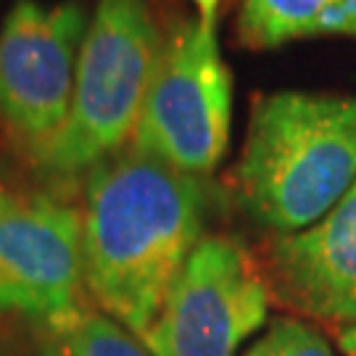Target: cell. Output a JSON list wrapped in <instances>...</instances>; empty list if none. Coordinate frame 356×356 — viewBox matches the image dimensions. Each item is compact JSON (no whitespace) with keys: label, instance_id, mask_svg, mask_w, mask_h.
I'll use <instances>...</instances> for the list:
<instances>
[{"label":"cell","instance_id":"6da1fadb","mask_svg":"<svg viewBox=\"0 0 356 356\" xmlns=\"http://www.w3.org/2000/svg\"><path fill=\"white\" fill-rule=\"evenodd\" d=\"M206 209L204 179L132 148L90 169L82 211L85 288L101 312L140 341L206 238Z\"/></svg>","mask_w":356,"mask_h":356},{"label":"cell","instance_id":"7a4b0ae2","mask_svg":"<svg viewBox=\"0 0 356 356\" xmlns=\"http://www.w3.org/2000/svg\"><path fill=\"white\" fill-rule=\"evenodd\" d=\"M356 182V98L282 90L254 103L235 188L275 235L317 225Z\"/></svg>","mask_w":356,"mask_h":356},{"label":"cell","instance_id":"3957f363","mask_svg":"<svg viewBox=\"0 0 356 356\" xmlns=\"http://www.w3.org/2000/svg\"><path fill=\"white\" fill-rule=\"evenodd\" d=\"M161 48L143 0H101L79 51L64 127L35 153L42 172L72 177L95 169L132 140Z\"/></svg>","mask_w":356,"mask_h":356},{"label":"cell","instance_id":"277c9868","mask_svg":"<svg viewBox=\"0 0 356 356\" xmlns=\"http://www.w3.org/2000/svg\"><path fill=\"white\" fill-rule=\"evenodd\" d=\"M232 124V74L214 24H182L153 72L132 151L206 177L225 159Z\"/></svg>","mask_w":356,"mask_h":356},{"label":"cell","instance_id":"5b68a950","mask_svg":"<svg viewBox=\"0 0 356 356\" xmlns=\"http://www.w3.org/2000/svg\"><path fill=\"white\" fill-rule=\"evenodd\" d=\"M264 269L229 235H206L185 261L153 322V356H235L267 322Z\"/></svg>","mask_w":356,"mask_h":356},{"label":"cell","instance_id":"8992f818","mask_svg":"<svg viewBox=\"0 0 356 356\" xmlns=\"http://www.w3.org/2000/svg\"><path fill=\"white\" fill-rule=\"evenodd\" d=\"M88 29L85 11L74 3L45 8L22 0L3 22L0 119L32 153L64 127Z\"/></svg>","mask_w":356,"mask_h":356},{"label":"cell","instance_id":"52a82bcc","mask_svg":"<svg viewBox=\"0 0 356 356\" xmlns=\"http://www.w3.org/2000/svg\"><path fill=\"white\" fill-rule=\"evenodd\" d=\"M82 214L40 198L0 211V314L38 325L79 306Z\"/></svg>","mask_w":356,"mask_h":356},{"label":"cell","instance_id":"ba28073f","mask_svg":"<svg viewBox=\"0 0 356 356\" xmlns=\"http://www.w3.org/2000/svg\"><path fill=\"white\" fill-rule=\"evenodd\" d=\"M261 269L288 309L338 330L356 327V182L317 225L275 235Z\"/></svg>","mask_w":356,"mask_h":356},{"label":"cell","instance_id":"9c48e42d","mask_svg":"<svg viewBox=\"0 0 356 356\" xmlns=\"http://www.w3.org/2000/svg\"><path fill=\"white\" fill-rule=\"evenodd\" d=\"M42 356H153L135 332L106 312L79 304L61 317L40 325Z\"/></svg>","mask_w":356,"mask_h":356},{"label":"cell","instance_id":"30bf717a","mask_svg":"<svg viewBox=\"0 0 356 356\" xmlns=\"http://www.w3.org/2000/svg\"><path fill=\"white\" fill-rule=\"evenodd\" d=\"M335 0H243L238 35L245 48L267 51L291 40L319 35Z\"/></svg>","mask_w":356,"mask_h":356},{"label":"cell","instance_id":"8fae6325","mask_svg":"<svg viewBox=\"0 0 356 356\" xmlns=\"http://www.w3.org/2000/svg\"><path fill=\"white\" fill-rule=\"evenodd\" d=\"M245 356H335V351L314 325L296 317H277Z\"/></svg>","mask_w":356,"mask_h":356},{"label":"cell","instance_id":"7c38bea8","mask_svg":"<svg viewBox=\"0 0 356 356\" xmlns=\"http://www.w3.org/2000/svg\"><path fill=\"white\" fill-rule=\"evenodd\" d=\"M319 35L356 38V0H335L319 24Z\"/></svg>","mask_w":356,"mask_h":356},{"label":"cell","instance_id":"4fadbf2b","mask_svg":"<svg viewBox=\"0 0 356 356\" xmlns=\"http://www.w3.org/2000/svg\"><path fill=\"white\" fill-rule=\"evenodd\" d=\"M201 13V24H216V11L222 0H191Z\"/></svg>","mask_w":356,"mask_h":356},{"label":"cell","instance_id":"5bb4252c","mask_svg":"<svg viewBox=\"0 0 356 356\" xmlns=\"http://www.w3.org/2000/svg\"><path fill=\"white\" fill-rule=\"evenodd\" d=\"M338 346L346 356H356V327H341L338 330Z\"/></svg>","mask_w":356,"mask_h":356},{"label":"cell","instance_id":"9a60e30c","mask_svg":"<svg viewBox=\"0 0 356 356\" xmlns=\"http://www.w3.org/2000/svg\"><path fill=\"white\" fill-rule=\"evenodd\" d=\"M13 204H16V201H13L11 195L0 188V211H6V209H8V206H13Z\"/></svg>","mask_w":356,"mask_h":356},{"label":"cell","instance_id":"2e32d148","mask_svg":"<svg viewBox=\"0 0 356 356\" xmlns=\"http://www.w3.org/2000/svg\"><path fill=\"white\" fill-rule=\"evenodd\" d=\"M0 356H11L8 351H6V346H3V343H0Z\"/></svg>","mask_w":356,"mask_h":356}]
</instances>
